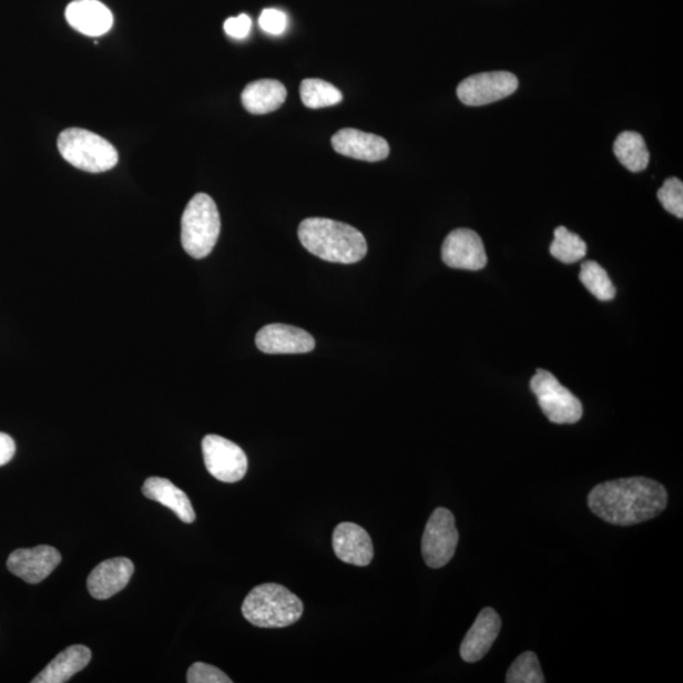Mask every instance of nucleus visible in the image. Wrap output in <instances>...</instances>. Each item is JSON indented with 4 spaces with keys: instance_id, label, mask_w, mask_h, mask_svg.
I'll return each mask as SVG.
<instances>
[{
    "instance_id": "22",
    "label": "nucleus",
    "mask_w": 683,
    "mask_h": 683,
    "mask_svg": "<svg viewBox=\"0 0 683 683\" xmlns=\"http://www.w3.org/2000/svg\"><path fill=\"white\" fill-rule=\"evenodd\" d=\"M302 102L310 110L334 106L344 101L339 90L320 79H305L300 85Z\"/></svg>"
},
{
    "instance_id": "17",
    "label": "nucleus",
    "mask_w": 683,
    "mask_h": 683,
    "mask_svg": "<svg viewBox=\"0 0 683 683\" xmlns=\"http://www.w3.org/2000/svg\"><path fill=\"white\" fill-rule=\"evenodd\" d=\"M67 20L74 30L90 38L102 35L113 26V14L99 0H74L67 8Z\"/></svg>"
},
{
    "instance_id": "26",
    "label": "nucleus",
    "mask_w": 683,
    "mask_h": 683,
    "mask_svg": "<svg viewBox=\"0 0 683 683\" xmlns=\"http://www.w3.org/2000/svg\"><path fill=\"white\" fill-rule=\"evenodd\" d=\"M657 197L663 208L669 213L683 217V184L677 177H670L663 183L657 193Z\"/></svg>"
},
{
    "instance_id": "28",
    "label": "nucleus",
    "mask_w": 683,
    "mask_h": 683,
    "mask_svg": "<svg viewBox=\"0 0 683 683\" xmlns=\"http://www.w3.org/2000/svg\"><path fill=\"white\" fill-rule=\"evenodd\" d=\"M261 30L268 34L278 35L284 33L287 27V17L278 9H265L258 20Z\"/></svg>"
},
{
    "instance_id": "14",
    "label": "nucleus",
    "mask_w": 683,
    "mask_h": 683,
    "mask_svg": "<svg viewBox=\"0 0 683 683\" xmlns=\"http://www.w3.org/2000/svg\"><path fill=\"white\" fill-rule=\"evenodd\" d=\"M134 564L125 557H115L99 563L89 574L88 590L96 600L111 599L129 585Z\"/></svg>"
},
{
    "instance_id": "2",
    "label": "nucleus",
    "mask_w": 683,
    "mask_h": 683,
    "mask_svg": "<svg viewBox=\"0 0 683 683\" xmlns=\"http://www.w3.org/2000/svg\"><path fill=\"white\" fill-rule=\"evenodd\" d=\"M298 235L302 245L312 255L328 263L356 264L367 254V242L363 233L346 223L308 218L300 223Z\"/></svg>"
},
{
    "instance_id": "13",
    "label": "nucleus",
    "mask_w": 683,
    "mask_h": 683,
    "mask_svg": "<svg viewBox=\"0 0 683 683\" xmlns=\"http://www.w3.org/2000/svg\"><path fill=\"white\" fill-rule=\"evenodd\" d=\"M332 146L338 154L377 163L390 154L388 141L373 133H366L355 129H344L332 137Z\"/></svg>"
},
{
    "instance_id": "8",
    "label": "nucleus",
    "mask_w": 683,
    "mask_h": 683,
    "mask_svg": "<svg viewBox=\"0 0 683 683\" xmlns=\"http://www.w3.org/2000/svg\"><path fill=\"white\" fill-rule=\"evenodd\" d=\"M206 470L226 483H235L245 478L248 470L247 456L239 446L221 436H205L202 442Z\"/></svg>"
},
{
    "instance_id": "10",
    "label": "nucleus",
    "mask_w": 683,
    "mask_h": 683,
    "mask_svg": "<svg viewBox=\"0 0 683 683\" xmlns=\"http://www.w3.org/2000/svg\"><path fill=\"white\" fill-rule=\"evenodd\" d=\"M442 259L448 267L470 272H479L488 265L481 237L469 228H458L449 233L444 242Z\"/></svg>"
},
{
    "instance_id": "6",
    "label": "nucleus",
    "mask_w": 683,
    "mask_h": 683,
    "mask_svg": "<svg viewBox=\"0 0 683 683\" xmlns=\"http://www.w3.org/2000/svg\"><path fill=\"white\" fill-rule=\"evenodd\" d=\"M530 390L536 395L543 415L552 424L574 425L582 418L581 401L550 371L539 368L530 380Z\"/></svg>"
},
{
    "instance_id": "3",
    "label": "nucleus",
    "mask_w": 683,
    "mask_h": 683,
    "mask_svg": "<svg viewBox=\"0 0 683 683\" xmlns=\"http://www.w3.org/2000/svg\"><path fill=\"white\" fill-rule=\"evenodd\" d=\"M303 601L277 583L256 587L242 604L247 622L258 628H286L299 622Z\"/></svg>"
},
{
    "instance_id": "21",
    "label": "nucleus",
    "mask_w": 683,
    "mask_h": 683,
    "mask_svg": "<svg viewBox=\"0 0 683 683\" xmlns=\"http://www.w3.org/2000/svg\"><path fill=\"white\" fill-rule=\"evenodd\" d=\"M614 154L625 169L641 173L650 164V152L640 133H620L614 142Z\"/></svg>"
},
{
    "instance_id": "27",
    "label": "nucleus",
    "mask_w": 683,
    "mask_h": 683,
    "mask_svg": "<svg viewBox=\"0 0 683 683\" xmlns=\"http://www.w3.org/2000/svg\"><path fill=\"white\" fill-rule=\"evenodd\" d=\"M188 683H232V680L217 667L203 662H196L187 671Z\"/></svg>"
},
{
    "instance_id": "15",
    "label": "nucleus",
    "mask_w": 683,
    "mask_h": 683,
    "mask_svg": "<svg viewBox=\"0 0 683 683\" xmlns=\"http://www.w3.org/2000/svg\"><path fill=\"white\" fill-rule=\"evenodd\" d=\"M334 550L342 562L365 568L374 559L371 537L355 523H340L334 532Z\"/></svg>"
},
{
    "instance_id": "1",
    "label": "nucleus",
    "mask_w": 683,
    "mask_h": 683,
    "mask_svg": "<svg viewBox=\"0 0 683 683\" xmlns=\"http://www.w3.org/2000/svg\"><path fill=\"white\" fill-rule=\"evenodd\" d=\"M589 508L606 523L629 527L659 517L669 496L663 485L649 478H628L598 485L589 493Z\"/></svg>"
},
{
    "instance_id": "20",
    "label": "nucleus",
    "mask_w": 683,
    "mask_h": 683,
    "mask_svg": "<svg viewBox=\"0 0 683 683\" xmlns=\"http://www.w3.org/2000/svg\"><path fill=\"white\" fill-rule=\"evenodd\" d=\"M286 88L277 80L263 79L248 84L242 93V104L251 114H267L281 108L286 99Z\"/></svg>"
},
{
    "instance_id": "4",
    "label": "nucleus",
    "mask_w": 683,
    "mask_h": 683,
    "mask_svg": "<svg viewBox=\"0 0 683 683\" xmlns=\"http://www.w3.org/2000/svg\"><path fill=\"white\" fill-rule=\"evenodd\" d=\"M221 235V215L210 195L196 194L187 203L182 218V245L196 259L212 254Z\"/></svg>"
},
{
    "instance_id": "24",
    "label": "nucleus",
    "mask_w": 683,
    "mask_h": 683,
    "mask_svg": "<svg viewBox=\"0 0 683 683\" xmlns=\"http://www.w3.org/2000/svg\"><path fill=\"white\" fill-rule=\"evenodd\" d=\"M580 282L587 289L601 302H609L615 298L616 289L611 283L605 268L595 261H585L581 265Z\"/></svg>"
},
{
    "instance_id": "9",
    "label": "nucleus",
    "mask_w": 683,
    "mask_h": 683,
    "mask_svg": "<svg viewBox=\"0 0 683 683\" xmlns=\"http://www.w3.org/2000/svg\"><path fill=\"white\" fill-rule=\"evenodd\" d=\"M519 82L514 74L507 71L476 74L463 80L457 88L460 101L469 106L488 105L511 95Z\"/></svg>"
},
{
    "instance_id": "5",
    "label": "nucleus",
    "mask_w": 683,
    "mask_h": 683,
    "mask_svg": "<svg viewBox=\"0 0 683 683\" xmlns=\"http://www.w3.org/2000/svg\"><path fill=\"white\" fill-rule=\"evenodd\" d=\"M58 147L70 165L90 174H101L119 164V151L110 141L83 129H68L60 133Z\"/></svg>"
},
{
    "instance_id": "11",
    "label": "nucleus",
    "mask_w": 683,
    "mask_h": 683,
    "mask_svg": "<svg viewBox=\"0 0 683 683\" xmlns=\"http://www.w3.org/2000/svg\"><path fill=\"white\" fill-rule=\"evenodd\" d=\"M61 554L51 546L21 548L8 557L7 568L14 577L31 585L42 582L58 568Z\"/></svg>"
},
{
    "instance_id": "25",
    "label": "nucleus",
    "mask_w": 683,
    "mask_h": 683,
    "mask_svg": "<svg viewBox=\"0 0 683 683\" xmlns=\"http://www.w3.org/2000/svg\"><path fill=\"white\" fill-rule=\"evenodd\" d=\"M506 680L508 683H544L546 679L537 654L533 652L520 654L512 662Z\"/></svg>"
},
{
    "instance_id": "7",
    "label": "nucleus",
    "mask_w": 683,
    "mask_h": 683,
    "mask_svg": "<svg viewBox=\"0 0 683 683\" xmlns=\"http://www.w3.org/2000/svg\"><path fill=\"white\" fill-rule=\"evenodd\" d=\"M457 544L458 530L452 512L446 508L436 509L421 538V554L428 568H445L453 559Z\"/></svg>"
},
{
    "instance_id": "16",
    "label": "nucleus",
    "mask_w": 683,
    "mask_h": 683,
    "mask_svg": "<svg viewBox=\"0 0 683 683\" xmlns=\"http://www.w3.org/2000/svg\"><path fill=\"white\" fill-rule=\"evenodd\" d=\"M501 629V619L496 610L485 608L476 618L469 633L463 638L460 653L467 663L479 662L487 655Z\"/></svg>"
},
{
    "instance_id": "23",
    "label": "nucleus",
    "mask_w": 683,
    "mask_h": 683,
    "mask_svg": "<svg viewBox=\"0 0 683 683\" xmlns=\"http://www.w3.org/2000/svg\"><path fill=\"white\" fill-rule=\"evenodd\" d=\"M551 255L563 264H577L585 258L588 245L580 236L574 235L565 227L554 231V239L550 247Z\"/></svg>"
},
{
    "instance_id": "18",
    "label": "nucleus",
    "mask_w": 683,
    "mask_h": 683,
    "mask_svg": "<svg viewBox=\"0 0 683 683\" xmlns=\"http://www.w3.org/2000/svg\"><path fill=\"white\" fill-rule=\"evenodd\" d=\"M90 660H92V651L85 645H70L53 659L47 667H44L33 683H65L78 672L83 671Z\"/></svg>"
},
{
    "instance_id": "12",
    "label": "nucleus",
    "mask_w": 683,
    "mask_h": 683,
    "mask_svg": "<svg viewBox=\"0 0 683 683\" xmlns=\"http://www.w3.org/2000/svg\"><path fill=\"white\" fill-rule=\"evenodd\" d=\"M256 346L267 355H298L312 353L316 340L307 330L275 323L257 332Z\"/></svg>"
},
{
    "instance_id": "19",
    "label": "nucleus",
    "mask_w": 683,
    "mask_h": 683,
    "mask_svg": "<svg viewBox=\"0 0 683 683\" xmlns=\"http://www.w3.org/2000/svg\"><path fill=\"white\" fill-rule=\"evenodd\" d=\"M143 496L155 500L173 510L176 517L186 524L194 523L196 518L191 500L173 482L163 478H150L143 483Z\"/></svg>"
},
{
    "instance_id": "30",
    "label": "nucleus",
    "mask_w": 683,
    "mask_h": 683,
    "mask_svg": "<svg viewBox=\"0 0 683 683\" xmlns=\"http://www.w3.org/2000/svg\"><path fill=\"white\" fill-rule=\"evenodd\" d=\"M14 455L16 444L13 438L0 431V466L11 462Z\"/></svg>"
},
{
    "instance_id": "29",
    "label": "nucleus",
    "mask_w": 683,
    "mask_h": 683,
    "mask_svg": "<svg viewBox=\"0 0 683 683\" xmlns=\"http://www.w3.org/2000/svg\"><path fill=\"white\" fill-rule=\"evenodd\" d=\"M251 30H253V21H251L247 14L228 18V20L224 22V31H226L232 39L244 40L249 34Z\"/></svg>"
}]
</instances>
